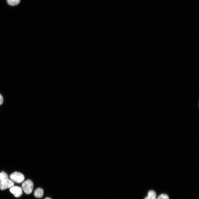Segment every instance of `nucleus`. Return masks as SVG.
I'll list each match as a JSON object with an SVG mask.
<instances>
[{"mask_svg":"<svg viewBox=\"0 0 199 199\" xmlns=\"http://www.w3.org/2000/svg\"><path fill=\"white\" fill-rule=\"evenodd\" d=\"M44 191L41 188H39L36 189L34 192V195L35 197L37 198H41L43 196Z\"/></svg>","mask_w":199,"mask_h":199,"instance_id":"5","label":"nucleus"},{"mask_svg":"<svg viewBox=\"0 0 199 199\" xmlns=\"http://www.w3.org/2000/svg\"><path fill=\"white\" fill-rule=\"evenodd\" d=\"M157 199H169V198L167 195L163 194L159 196Z\"/></svg>","mask_w":199,"mask_h":199,"instance_id":"9","label":"nucleus"},{"mask_svg":"<svg viewBox=\"0 0 199 199\" xmlns=\"http://www.w3.org/2000/svg\"><path fill=\"white\" fill-rule=\"evenodd\" d=\"M10 177L11 180L18 183H22L25 179L24 175L18 172L13 173L10 175Z\"/></svg>","mask_w":199,"mask_h":199,"instance_id":"2","label":"nucleus"},{"mask_svg":"<svg viewBox=\"0 0 199 199\" xmlns=\"http://www.w3.org/2000/svg\"><path fill=\"white\" fill-rule=\"evenodd\" d=\"M8 4L11 6H14L18 4L20 0H7Z\"/></svg>","mask_w":199,"mask_h":199,"instance_id":"7","label":"nucleus"},{"mask_svg":"<svg viewBox=\"0 0 199 199\" xmlns=\"http://www.w3.org/2000/svg\"><path fill=\"white\" fill-rule=\"evenodd\" d=\"M157 195L155 192L153 191H150L148 193V195L145 199H156Z\"/></svg>","mask_w":199,"mask_h":199,"instance_id":"6","label":"nucleus"},{"mask_svg":"<svg viewBox=\"0 0 199 199\" xmlns=\"http://www.w3.org/2000/svg\"><path fill=\"white\" fill-rule=\"evenodd\" d=\"M3 101V97L1 94H0V106H1L2 104Z\"/></svg>","mask_w":199,"mask_h":199,"instance_id":"10","label":"nucleus"},{"mask_svg":"<svg viewBox=\"0 0 199 199\" xmlns=\"http://www.w3.org/2000/svg\"><path fill=\"white\" fill-rule=\"evenodd\" d=\"M7 179H8V176L6 173L3 171L0 173V183L3 180Z\"/></svg>","mask_w":199,"mask_h":199,"instance_id":"8","label":"nucleus"},{"mask_svg":"<svg viewBox=\"0 0 199 199\" xmlns=\"http://www.w3.org/2000/svg\"><path fill=\"white\" fill-rule=\"evenodd\" d=\"M34 184L32 181L30 180H28L24 181L22 185V189L27 195H29L32 192Z\"/></svg>","mask_w":199,"mask_h":199,"instance_id":"1","label":"nucleus"},{"mask_svg":"<svg viewBox=\"0 0 199 199\" xmlns=\"http://www.w3.org/2000/svg\"><path fill=\"white\" fill-rule=\"evenodd\" d=\"M10 191L16 197H19L23 195V190L21 188L18 186H13L10 188Z\"/></svg>","mask_w":199,"mask_h":199,"instance_id":"4","label":"nucleus"},{"mask_svg":"<svg viewBox=\"0 0 199 199\" xmlns=\"http://www.w3.org/2000/svg\"><path fill=\"white\" fill-rule=\"evenodd\" d=\"M44 199H52L49 197H46Z\"/></svg>","mask_w":199,"mask_h":199,"instance_id":"11","label":"nucleus"},{"mask_svg":"<svg viewBox=\"0 0 199 199\" xmlns=\"http://www.w3.org/2000/svg\"><path fill=\"white\" fill-rule=\"evenodd\" d=\"M14 182L12 180L7 179H6L0 183V190H4L14 186Z\"/></svg>","mask_w":199,"mask_h":199,"instance_id":"3","label":"nucleus"}]
</instances>
